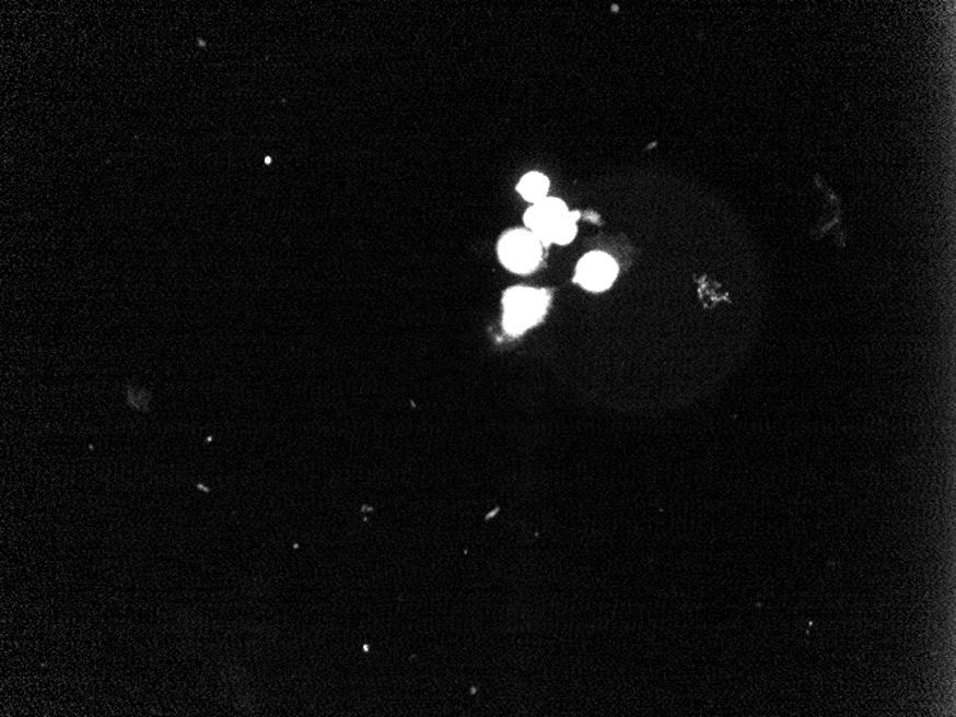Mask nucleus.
<instances>
[{"mask_svg": "<svg viewBox=\"0 0 956 717\" xmlns=\"http://www.w3.org/2000/svg\"><path fill=\"white\" fill-rule=\"evenodd\" d=\"M579 212H570L566 203L556 198L538 201L524 215V222L541 244H569L573 240Z\"/></svg>", "mask_w": 956, "mask_h": 717, "instance_id": "nucleus-1", "label": "nucleus"}, {"mask_svg": "<svg viewBox=\"0 0 956 717\" xmlns=\"http://www.w3.org/2000/svg\"><path fill=\"white\" fill-rule=\"evenodd\" d=\"M549 305V294L545 290H509L504 295L503 324L509 334L518 336L536 326L545 316Z\"/></svg>", "mask_w": 956, "mask_h": 717, "instance_id": "nucleus-2", "label": "nucleus"}, {"mask_svg": "<svg viewBox=\"0 0 956 717\" xmlns=\"http://www.w3.org/2000/svg\"><path fill=\"white\" fill-rule=\"evenodd\" d=\"M499 254L501 262L517 274H527L536 270L541 261V243L533 233L517 230L505 234L500 240Z\"/></svg>", "mask_w": 956, "mask_h": 717, "instance_id": "nucleus-3", "label": "nucleus"}, {"mask_svg": "<svg viewBox=\"0 0 956 717\" xmlns=\"http://www.w3.org/2000/svg\"><path fill=\"white\" fill-rule=\"evenodd\" d=\"M617 271L615 259L605 252H592L579 262L574 280L584 289L601 293L615 282Z\"/></svg>", "mask_w": 956, "mask_h": 717, "instance_id": "nucleus-4", "label": "nucleus"}, {"mask_svg": "<svg viewBox=\"0 0 956 717\" xmlns=\"http://www.w3.org/2000/svg\"><path fill=\"white\" fill-rule=\"evenodd\" d=\"M549 179L543 174L531 173L518 184V192L522 193L524 200L538 202L545 200L547 191H549Z\"/></svg>", "mask_w": 956, "mask_h": 717, "instance_id": "nucleus-5", "label": "nucleus"}]
</instances>
